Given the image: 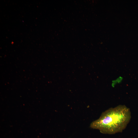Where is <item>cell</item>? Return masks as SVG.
I'll use <instances>...</instances> for the list:
<instances>
[{
    "label": "cell",
    "mask_w": 138,
    "mask_h": 138,
    "mask_svg": "<svg viewBox=\"0 0 138 138\" xmlns=\"http://www.w3.org/2000/svg\"><path fill=\"white\" fill-rule=\"evenodd\" d=\"M123 79V77L120 76L116 79L112 81L111 86L113 87H114L117 84L121 83Z\"/></svg>",
    "instance_id": "7a4b0ae2"
},
{
    "label": "cell",
    "mask_w": 138,
    "mask_h": 138,
    "mask_svg": "<svg viewBox=\"0 0 138 138\" xmlns=\"http://www.w3.org/2000/svg\"><path fill=\"white\" fill-rule=\"evenodd\" d=\"M130 118L129 109L124 105H120L103 112L98 119L91 123L90 127L102 133L114 134L125 129Z\"/></svg>",
    "instance_id": "6da1fadb"
}]
</instances>
